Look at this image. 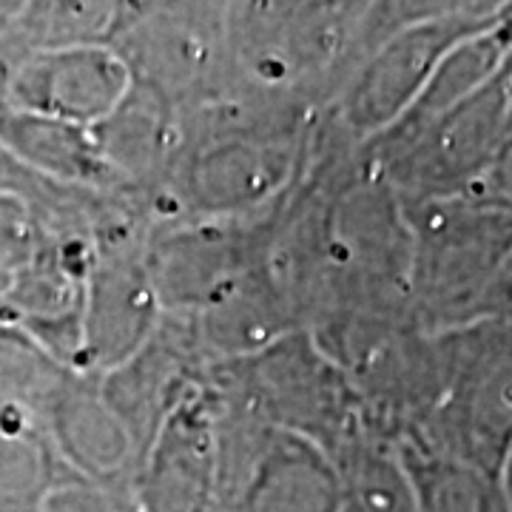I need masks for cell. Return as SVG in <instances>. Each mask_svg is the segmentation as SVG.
Returning <instances> with one entry per match:
<instances>
[{
    "label": "cell",
    "mask_w": 512,
    "mask_h": 512,
    "mask_svg": "<svg viewBox=\"0 0 512 512\" xmlns=\"http://www.w3.org/2000/svg\"><path fill=\"white\" fill-rule=\"evenodd\" d=\"M163 319L146 265V242L134 245L123 228L97 239L83 288L77 367L103 376L128 362Z\"/></svg>",
    "instance_id": "cell-4"
},
{
    "label": "cell",
    "mask_w": 512,
    "mask_h": 512,
    "mask_svg": "<svg viewBox=\"0 0 512 512\" xmlns=\"http://www.w3.org/2000/svg\"><path fill=\"white\" fill-rule=\"evenodd\" d=\"M126 92L128 74L109 46H72L26 57L3 89L0 111L94 128Z\"/></svg>",
    "instance_id": "cell-6"
},
{
    "label": "cell",
    "mask_w": 512,
    "mask_h": 512,
    "mask_svg": "<svg viewBox=\"0 0 512 512\" xmlns=\"http://www.w3.org/2000/svg\"><path fill=\"white\" fill-rule=\"evenodd\" d=\"M205 382L265 427L311 441L330 458L353 439L348 382L305 330H293L251 356L208 365Z\"/></svg>",
    "instance_id": "cell-2"
},
{
    "label": "cell",
    "mask_w": 512,
    "mask_h": 512,
    "mask_svg": "<svg viewBox=\"0 0 512 512\" xmlns=\"http://www.w3.org/2000/svg\"><path fill=\"white\" fill-rule=\"evenodd\" d=\"M37 512H140L128 487L72 478L43 498Z\"/></svg>",
    "instance_id": "cell-8"
},
{
    "label": "cell",
    "mask_w": 512,
    "mask_h": 512,
    "mask_svg": "<svg viewBox=\"0 0 512 512\" xmlns=\"http://www.w3.org/2000/svg\"><path fill=\"white\" fill-rule=\"evenodd\" d=\"M20 174H23V165L0 146V197H12L15 188H18Z\"/></svg>",
    "instance_id": "cell-9"
},
{
    "label": "cell",
    "mask_w": 512,
    "mask_h": 512,
    "mask_svg": "<svg viewBox=\"0 0 512 512\" xmlns=\"http://www.w3.org/2000/svg\"><path fill=\"white\" fill-rule=\"evenodd\" d=\"M109 49L120 57L128 86L177 117L231 92L225 6L217 3L120 6Z\"/></svg>",
    "instance_id": "cell-3"
},
{
    "label": "cell",
    "mask_w": 512,
    "mask_h": 512,
    "mask_svg": "<svg viewBox=\"0 0 512 512\" xmlns=\"http://www.w3.org/2000/svg\"><path fill=\"white\" fill-rule=\"evenodd\" d=\"M348 20V6L330 3H228L231 92L330 106L333 74L350 52Z\"/></svg>",
    "instance_id": "cell-1"
},
{
    "label": "cell",
    "mask_w": 512,
    "mask_h": 512,
    "mask_svg": "<svg viewBox=\"0 0 512 512\" xmlns=\"http://www.w3.org/2000/svg\"><path fill=\"white\" fill-rule=\"evenodd\" d=\"M342 484L328 453L288 433H274L254 470L220 512H339Z\"/></svg>",
    "instance_id": "cell-7"
},
{
    "label": "cell",
    "mask_w": 512,
    "mask_h": 512,
    "mask_svg": "<svg viewBox=\"0 0 512 512\" xmlns=\"http://www.w3.org/2000/svg\"><path fill=\"white\" fill-rule=\"evenodd\" d=\"M140 512L217 510V433L208 384L194 387L148 441L131 476Z\"/></svg>",
    "instance_id": "cell-5"
},
{
    "label": "cell",
    "mask_w": 512,
    "mask_h": 512,
    "mask_svg": "<svg viewBox=\"0 0 512 512\" xmlns=\"http://www.w3.org/2000/svg\"><path fill=\"white\" fill-rule=\"evenodd\" d=\"M214 512H220V510H214Z\"/></svg>",
    "instance_id": "cell-10"
}]
</instances>
